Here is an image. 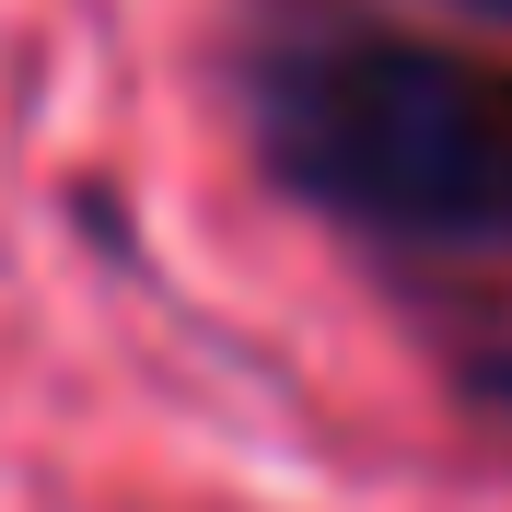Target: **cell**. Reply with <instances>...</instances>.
<instances>
[{"label":"cell","instance_id":"obj_1","mask_svg":"<svg viewBox=\"0 0 512 512\" xmlns=\"http://www.w3.org/2000/svg\"><path fill=\"white\" fill-rule=\"evenodd\" d=\"M268 152L303 198L408 245L512 233V59L350 35L268 70Z\"/></svg>","mask_w":512,"mask_h":512},{"label":"cell","instance_id":"obj_2","mask_svg":"<svg viewBox=\"0 0 512 512\" xmlns=\"http://www.w3.org/2000/svg\"><path fill=\"white\" fill-rule=\"evenodd\" d=\"M478 396H489V408L512 419V350H489V361H478Z\"/></svg>","mask_w":512,"mask_h":512},{"label":"cell","instance_id":"obj_3","mask_svg":"<svg viewBox=\"0 0 512 512\" xmlns=\"http://www.w3.org/2000/svg\"><path fill=\"white\" fill-rule=\"evenodd\" d=\"M454 12H466V24H512V0H454Z\"/></svg>","mask_w":512,"mask_h":512}]
</instances>
